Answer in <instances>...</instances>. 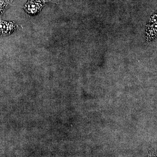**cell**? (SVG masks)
I'll list each match as a JSON object with an SVG mask.
<instances>
[{
	"label": "cell",
	"instance_id": "4",
	"mask_svg": "<svg viewBox=\"0 0 157 157\" xmlns=\"http://www.w3.org/2000/svg\"><path fill=\"white\" fill-rule=\"evenodd\" d=\"M31 1H33V2H36L42 4L43 3L50 2V0H31Z\"/></svg>",
	"mask_w": 157,
	"mask_h": 157
},
{
	"label": "cell",
	"instance_id": "2",
	"mask_svg": "<svg viewBox=\"0 0 157 157\" xmlns=\"http://www.w3.org/2000/svg\"><path fill=\"white\" fill-rule=\"evenodd\" d=\"M42 4L29 0L24 9L29 14H35L39 13L42 7Z\"/></svg>",
	"mask_w": 157,
	"mask_h": 157
},
{
	"label": "cell",
	"instance_id": "3",
	"mask_svg": "<svg viewBox=\"0 0 157 157\" xmlns=\"http://www.w3.org/2000/svg\"><path fill=\"white\" fill-rule=\"evenodd\" d=\"M9 4V0H0V16Z\"/></svg>",
	"mask_w": 157,
	"mask_h": 157
},
{
	"label": "cell",
	"instance_id": "1",
	"mask_svg": "<svg viewBox=\"0 0 157 157\" xmlns=\"http://www.w3.org/2000/svg\"><path fill=\"white\" fill-rule=\"evenodd\" d=\"M15 23L0 20V35H8L14 32L16 29Z\"/></svg>",
	"mask_w": 157,
	"mask_h": 157
}]
</instances>
